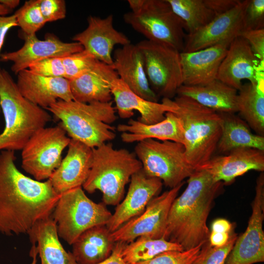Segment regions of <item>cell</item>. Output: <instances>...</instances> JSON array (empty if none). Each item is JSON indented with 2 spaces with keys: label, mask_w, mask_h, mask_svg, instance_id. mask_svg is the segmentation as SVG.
<instances>
[{
  "label": "cell",
  "mask_w": 264,
  "mask_h": 264,
  "mask_svg": "<svg viewBox=\"0 0 264 264\" xmlns=\"http://www.w3.org/2000/svg\"><path fill=\"white\" fill-rule=\"evenodd\" d=\"M14 151L0 152V232L7 236L28 232L52 215L60 197L48 179L40 181L16 167Z\"/></svg>",
  "instance_id": "cell-1"
},
{
  "label": "cell",
  "mask_w": 264,
  "mask_h": 264,
  "mask_svg": "<svg viewBox=\"0 0 264 264\" xmlns=\"http://www.w3.org/2000/svg\"><path fill=\"white\" fill-rule=\"evenodd\" d=\"M187 186L171 207L163 239L178 243L183 250L203 245L210 231L207 220L213 202L222 186L207 171L196 169Z\"/></svg>",
  "instance_id": "cell-2"
},
{
  "label": "cell",
  "mask_w": 264,
  "mask_h": 264,
  "mask_svg": "<svg viewBox=\"0 0 264 264\" xmlns=\"http://www.w3.org/2000/svg\"><path fill=\"white\" fill-rule=\"evenodd\" d=\"M0 107L5 125L0 133V151L22 150L37 131L51 120L50 114L24 97L5 70H0Z\"/></svg>",
  "instance_id": "cell-3"
},
{
  "label": "cell",
  "mask_w": 264,
  "mask_h": 264,
  "mask_svg": "<svg viewBox=\"0 0 264 264\" xmlns=\"http://www.w3.org/2000/svg\"><path fill=\"white\" fill-rule=\"evenodd\" d=\"M61 121L60 125L68 137L91 148L113 140L117 119L111 101L85 103L61 100L46 109Z\"/></svg>",
  "instance_id": "cell-4"
},
{
  "label": "cell",
  "mask_w": 264,
  "mask_h": 264,
  "mask_svg": "<svg viewBox=\"0 0 264 264\" xmlns=\"http://www.w3.org/2000/svg\"><path fill=\"white\" fill-rule=\"evenodd\" d=\"M174 113L183 130L186 160L194 170L212 157L222 133L221 114L188 97L177 95Z\"/></svg>",
  "instance_id": "cell-5"
},
{
  "label": "cell",
  "mask_w": 264,
  "mask_h": 264,
  "mask_svg": "<svg viewBox=\"0 0 264 264\" xmlns=\"http://www.w3.org/2000/svg\"><path fill=\"white\" fill-rule=\"evenodd\" d=\"M141 169L134 153L107 142L92 148L91 168L82 187L89 193L100 191L105 205H117L132 176Z\"/></svg>",
  "instance_id": "cell-6"
},
{
  "label": "cell",
  "mask_w": 264,
  "mask_h": 264,
  "mask_svg": "<svg viewBox=\"0 0 264 264\" xmlns=\"http://www.w3.org/2000/svg\"><path fill=\"white\" fill-rule=\"evenodd\" d=\"M131 11L124 22L146 40L166 44L182 52L186 35L181 20L167 0H128Z\"/></svg>",
  "instance_id": "cell-7"
},
{
  "label": "cell",
  "mask_w": 264,
  "mask_h": 264,
  "mask_svg": "<svg viewBox=\"0 0 264 264\" xmlns=\"http://www.w3.org/2000/svg\"><path fill=\"white\" fill-rule=\"evenodd\" d=\"M105 205L88 198L82 187L61 194L51 215L59 237L72 245L88 229L106 225L112 214Z\"/></svg>",
  "instance_id": "cell-8"
},
{
  "label": "cell",
  "mask_w": 264,
  "mask_h": 264,
  "mask_svg": "<svg viewBox=\"0 0 264 264\" xmlns=\"http://www.w3.org/2000/svg\"><path fill=\"white\" fill-rule=\"evenodd\" d=\"M134 151L144 173L160 179L170 189L195 171L186 160L184 145L178 142L147 139L137 142Z\"/></svg>",
  "instance_id": "cell-9"
},
{
  "label": "cell",
  "mask_w": 264,
  "mask_h": 264,
  "mask_svg": "<svg viewBox=\"0 0 264 264\" xmlns=\"http://www.w3.org/2000/svg\"><path fill=\"white\" fill-rule=\"evenodd\" d=\"M59 124L44 127L29 138L22 150V167L35 179H48L58 168L71 139Z\"/></svg>",
  "instance_id": "cell-10"
},
{
  "label": "cell",
  "mask_w": 264,
  "mask_h": 264,
  "mask_svg": "<svg viewBox=\"0 0 264 264\" xmlns=\"http://www.w3.org/2000/svg\"><path fill=\"white\" fill-rule=\"evenodd\" d=\"M136 44L142 53L151 88L157 96L172 99L183 85L180 52L166 44L147 40Z\"/></svg>",
  "instance_id": "cell-11"
},
{
  "label": "cell",
  "mask_w": 264,
  "mask_h": 264,
  "mask_svg": "<svg viewBox=\"0 0 264 264\" xmlns=\"http://www.w3.org/2000/svg\"><path fill=\"white\" fill-rule=\"evenodd\" d=\"M183 185V182L154 198L142 214L110 233L112 240L129 243L140 237L163 238L171 207Z\"/></svg>",
  "instance_id": "cell-12"
},
{
  "label": "cell",
  "mask_w": 264,
  "mask_h": 264,
  "mask_svg": "<svg viewBox=\"0 0 264 264\" xmlns=\"http://www.w3.org/2000/svg\"><path fill=\"white\" fill-rule=\"evenodd\" d=\"M252 214L247 227L239 237L229 254L225 264H253L264 261V175L257 179Z\"/></svg>",
  "instance_id": "cell-13"
},
{
  "label": "cell",
  "mask_w": 264,
  "mask_h": 264,
  "mask_svg": "<svg viewBox=\"0 0 264 264\" xmlns=\"http://www.w3.org/2000/svg\"><path fill=\"white\" fill-rule=\"evenodd\" d=\"M249 0H241L234 8L216 16L192 34H186L182 52H192L219 44L231 43L242 31V19Z\"/></svg>",
  "instance_id": "cell-14"
},
{
  "label": "cell",
  "mask_w": 264,
  "mask_h": 264,
  "mask_svg": "<svg viewBox=\"0 0 264 264\" xmlns=\"http://www.w3.org/2000/svg\"><path fill=\"white\" fill-rule=\"evenodd\" d=\"M23 46L19 50L0 55L2 61L13 63L11 69L16 74L27 69L32 64L48 58L64 57L84 49L78 42L66 43L53 34L47 33L44 40L39 39L36 34H23Z\"/></svg>",
  "instance_id": "cell-15"
},
{
  "label": "cell",
  "mask_w": 264,
  "mask_h": 264,
  "mask_svg": "<svg viewBox=\"0 0 264 264\" xmlns=\"http://www.w3.org/2000/svg\"><path fill=\"white\" fill-rule=\"evenodd\" d=\"M88 24L87 27L74 35L72 40L79 43L84 49L97 60L112 65L111 54L115 45L129 44L130 39L114 28L112 14L104 18L90 16L88 18Z\"/></svg>",
  "instance_id": "cell-16"
},
{
  "label": "cell",
  "mask_w": 264,
  "mask_h": 264,
  "mask_svg": "<svg viewBox=\"0 0 264 264\" xmlns=\"http://www.w3.org/2000/svg\"><path fill=\"white\" fill-rule=\"evenodd\" d=\"M130 182L126 197L106 225L110 233L142 214L163 185L160 179L147 176L142 169L132 176Z\"/></svg>",
  "instance_id": "cell-17"
},
{
  "label": "cell",
  "mask_w": 264,
  "mask_h": 264,
  "mask_svg": "<svg viewBox=\"0 0 264 264\" xmlns=\"http://www.w3.org/2000/svg\"><path fill=\"white\" fill-rule=\"evenodd\" d=\"M111 91L119 116L122 118H130L134 110L140 114V122L153 124L159 122L165 117L167 112H174L176 105L172 99L163 98L159 103L147 100L134 93L119 78L111 86Z\"/></svg>",
  "instance_id": "cell-18"
},
{
  "label": "cell",
  "mask_w": 264,
  "mask_h": 264,
  "mask_svg": "<svg viewBox=\"0 0 264 264\" xmlns=\"http://www.w3.org/2000/svg\"><path fill=\"white\" fill-rule=\"evenodd\" d=\"M260 62L247 41L239 36L230 44L220 66L217 79L238 91L242 85V80L260 84L257 75Z\"/></svg>",
  "instance_id": "cell-19"
},
{
  "label": "cell",
  "mask_w": 264,
  "mask_h": 264,
  "mask_svg": "<svg viewBox=\"0 0 264 264\" xmlns=\"http://www.w3.org/2000/svg\"><path fill=\"white\" fill-rule=\"evenodd\" d=\"M17 75L16 85L22 95L44 109L59 100H74L70 81L65 78L43 76L28 69L22 70Z\"/></svg>",
  "instance_id": "cell-20"
},
{
  "label": "cell",
  "mask_w": 264,
  "mask_h": 264,
  "mask_svg": "<svg viewBox=\"0 0 264 264\" xmlns=\"http://www.w3.org/2000/svg\"><path fill=\"white\" fill-rule=\"evenodd\" d=\"M197 169L207 171L215 181L229 183L249 171L264 172V151L249 148L235 149L227 154L212 157Z\"/></svg>",
  "instance_id": "cell-21"
},
{
  "label": "cell",
  "mask_w": 264,
  "mask_h": 264,
  "mask_svg": "<svg viewBox=\"0 0 264 264\" xmlns=\"http://www.w3.org/2000/svg\"><path fill=\"white\" fill-rule=\"evenodd\" d=\"M66 156L49 179L59 194L82 187L91 166L92 148L71 139Z\"/></svg>",
  "instance_id": "cell-22"
},
{
  "label": "cell",
  "mask_w": 264,
  "mask_h": 264,
  "mask_svg": "<svg viewBox=\"0 0 264 264\" xmlns=\"http://www.w3.org/2000/svg\"><path fill=\"white\" fill-rule=\"evenodd\" d=\"M229 45L221 44L194 52H181L183 85L203 86L216 80Z\"/></svg>",
  "instance_id": "cell-23"
},
{
  "label": "cell",
  "mask_w": 264,
  "mask_h": 264,
  "mask_svg": "<svg viewBox=\"0 0 264 264\" xmlns=\"http://www.w3.org/2000/svg\"><path fill=\"white\" fill-rule=\"evenodd\" d=\"M113 61L119 78L134 93L147 100L157 102L158 96L150 86L143 56L137 44L130 43L116 49Z\"/></svg>",
  "instance_id": "cell-24"
},
{
  "label": "cell",
  "mask_w": 264,
  "mask_h": 264,
  "mask_svg": "<svg viewBox=\"0 0 264 264\" xmlns=\"http://www.w3.org/2000/svg\"><path fill=\"white\" fill-rule=\"evenodd\" d=\"M118 76L112 65L98 61L88 71L70 81L74 100L85 103L111 101V86Z\"/></svg>",
  "instance_id": "cell-25"
},
{
  "label": "cell",
  "mask_w": 264,
  "mask_h": 264,
  "mask_svg": "<svg viewBox=\"0 0 264 264\" xmlns=\"http://www.w3.org/2000/svg\"><path fill=\"white\" fill-rule=\"evenodd\" d=\"M116 130L122 133V140L127 143L153 139L184 144L182 126L177 116L172 112H166L165 118L155 124H147L139 120L131 119L127 124H119Z\"/></svg>",
  "instance_id": "cell-26"
},
{
  "label": "cell",
  "mask_w": 264,
  "mask_h": 264,
  "mask_svg": "<svg viewBox=\"0 0 264 264\" xmlns=\"http://www.w3.org/2000/svg\"><path fill=\"white\" fill-rule=\"evenodd\" d=\"M27 234L36 246L41 264H77L72 253L66 251L60 242L51 215L37 222Z\"/></svg>",
  "instance_id": "cell-27"
},
{
  "label": "cell",
  "mask_w": 264,
  "mask_h": 264,
  "mask_svg": "<svg viewBox=\"0 0 264 264\" xmlns=\"http://www.w3.org/2000/svg\"><path fill=\"white\" fill-rule=\"evenodd\" d=\"M176 94L192 98L218 112H237L238 90L218 79L203 86L182 85Z\"/></svg>",
  "instance_id": "cell-28"
},
{
  "label": "cell",
  "mask_w": 264,
  "mask_h": 264,
  "mask_svg": "<svg viewBox=\"0 0 264 264\" xmlns=\"http://www.w3.org/2000/svg\"><path fill=\"white\" fill-rule=\"evenodd\" d=\"M106 225L93 226L81 234L72 244L77 264H96L111 254L115 242Z\"/></svg>",
  "instance_id": "cell-29"
},
{
  "label": "cell",
  "mask_w": 264,
  "mask_h": 264,
  "mask_svg": "<svg viewBox=\"0 0 264 264\" xmlns=\"http://www.w3.org/2000/svg\"><path fill=\"white\" fill-rule=\"evenodd\" d=\"M223 118L222 133L217 150L228 153L241 148L264 151V136L253 133L249 127L233 113H220Z\"/></svg>",
  "instance_id": "cell-30"
},
{
  "label": "cell",
  "mask_w": 264,
  "mask_h": 264,
  "mask_svg": "<svg viewBox=\"0 0 264 264\" xmlns=\"http://www.w3.org/2000/svg\"><path fill=\"white\" fill-rule=\"evenodd\" d=\"M237 112L257 134L264 135V94L259 84H242L238 93Z\"/></svg>",
  "instance_id": "cell-31"
},
{
  "label": "cell",
  "mask_w": 264,
  "mask_h": 264,
  "mask_svg": "<svg viewBox=\"0 0 264 264\" xmlns=\"http://www.w3.org/2000/svg\"><path fill=\"white\" fill-rule=\"evenodd\" d=\"M183 251L178 243L168 241L163 238L155 239L140 237L127 243L122 251V257L128 264L150 260L167 251Z\"/></svg>",
  "instance_id": "cell-32"
},
{
  "label": "cell",
  "mask_w": 264,
  "mask_h": 264,
  "mask_svg": "<svg viewBox=\"0 0 264 264\" xmlns=\"http://www.w3.org/2000/svg\"><path fill=\"white\" fill-rule=\"evenodd\" d=\"M167 0L174 13L183 22L188 34H192L203 27L216 16L203 0Z\"/></svg>",
  "instance_id": "cell-33"
},
{
  "label": "cell",
  "mask_w": 264,
  "mask_h": 264,
  "mask_svg": "<svg viewBox=\"0 0 264 264\" xmlns=\"http://www.w3.org/2000/svg\"><path fill=\"white\" fill-rule=\"evenodd\" d=\"M18 26L27 35L36 34V32L46 23L41 13L38 0H30L15 13Z\"/></svg>",
  "instance_id": "cell-34"
},
{
  "label": "cell",
  "mask_w": 264,
  "mask_h": 264,
  "mask_svg": "<svg viewBox=\"0 0 264 264\" xmlns=\"http://www.w3.org/2000/svg\"><path fill=\"white\" fill-rule=\"evenodd\" d=\"M66 78L72 80L90 70L97 60L85 49L62 58Z\"/></svg>",
  "instance_id": "cell-35"
},
{
  "label": "cell",
  "mask_w": 264,
  "mask_h": 264,
  "mask_svg": "<svg viewBox=\"0 0 264 264\" xmlns=\"http://www.w3.org/2000/svg\"><path fill=\"white\" fill-rule=\"evenodd\" d=\"M237 237L235 233L231 234L227 243L220 247L213 246L208 241L202 245L193 264H225Z\"/></svg>",
  "instance_id": "cell-36"
},
{
  "label": "cell",
  "mask_w": 264,
  "mask_h": 264,
  "mask_svg": "<svg viewBox=\"0 0 264 264\" xmlns=\"http://www.w3.org/2000/svg\"><path fill=\"white\" fill-rule=\"evenodd\" d=\"M202 245L186 250L165 251L150 260L133 264H193Z\"/></svg>",
  "instance_id": "cell-37"
},
{
  "label": "cell",
  "mask_w": 264,
  "mask_h": 264,
  "mask_svg": "<svg viewBox=\"0 0 264 264\" xmlns=\"http://www.w3.org/2000/svg\"><path fill=\"white\" fill-rule=\"evenodd\" d=\"M264 27V0H249L243 16L242 31L261 29Z\"/></svg>",
  "instance_id": "cell-38"
},
{
  "label": "cell",
  "mask_w": 264,
  "mask_h": 264,
  "mask_svg": "<svg viewBox=\"0 0 264 264\" xmlns=\"http://www.w3.org/2000/svg\"><path fill=\"white\" fill-rule=\"evenodd\" d=\"M62 58H45L32 64L27 69L36 74L43 76L66 78Z\"/></svg>",
  "instance_id": "cell-39"
},
{
  "label": "cell",
  "mask_w": 264,
  "mask_h": 264,
  "mask_svg": "<svg viewBox=\"0 0 264 264\" xmlns=\"http://www.w3.org/2000/svg\"><path fill=\"white\" fill-rule=\"evenodd\" d=\"M42 16L46 22H52L65 18L66 5L64 0H38Z\"/></svg>",
  "instance_id": "cell-40"
},
{
  "label": "cell",
  "mask_w": 264,
  "mask_h": 264,
  "mask_svg": "<svg viewBox=\"0 0 264 264\" xmlns=\"http://www.w3.org/2000/svg\"><path fill=\"white\" fill-rule=\"evenodd\" d=\"M249 44L260 62L264 60V28L242 31L240 35Z\"/></svg>",
  "instance_id": "cell-41"
},
{
  "label": "cell",
  "mask_w": 264,
  "mask_h": 264,
  "mask_svg": "<svg viewBox=\"0 0 264 264\" xmlns=\"http://www.w3.org/2000/svg\"><path fill=\"white\" fill-rule=\"evenodd\" d=\"M206 6L211 10L215 16L227 12L236 7L240 0H203Z\"/></svg>",
  "instance_id": "cell-42"
},
{
  "label": "cell",
  "mask_w": 264,
  "mask_h": 264,
  "mask_svg": "<svg viewBox=\"0 0 264 264\" xmlns=\"http://www.w3.org/2000/svg\"><path fill=\"white\" fill-rule=\"evenodd\" d=\"M127 243L115 242L114 248L110 256L96 264H128L122 257V251Z\"/></svg>",
  "instance_id": "cell-43"
},
{
  "label": "cell",
  "mask_w": 264,
  "mask_h": 264,
  "mask_svg": "<svg viewBox=\"0 0 264 264\" xmlns=\"http://www.w3.org/2000/svg\"><path fill=\"white\" fill-rule=\"evenodd\" d=\"M17 26L18 24L14 14L9 16H0V51L7 32Z\"/></svg>",
  "instance_id": "cell-44"
},
{
  "label": "cell",
  "mask_w": 264,
  "mask_h": 264,
  "mask_svg": "<svg viewBox=\"0 0 264 264\" xmlns=\"http://www.w3.org/2000/svg\"><path fill=\"white\" fill-rule=\"evenodd\" d=\"M231 233H220L211 231L208 242L211 245L220 247L225 244L228 242Z\"/></svg>",
  "instance_id": "cell-45"
},
{
  "label": "cell",
  "mask_w": 264,
  "mask_h": 264,
  "mask_svg": "<svg viewBox=\"0 0 264 264\" xmlns=\"http://www.w3.org/2000/svg\"><path fill=\"white\" fill-rule=\"evenodd\" d=\"M232 227V224L227 220L224 219H217L211 224V231L220 233H231Z\"/></svg>",
  "instance_id": "cell-46"
},
{
  "label": "cell",
  "mask_w": 264,
  "mask_h": 264,
  "mask_svg": "<svg viewBox=\"0 0 264 264\" xmlns=\"http://www.w3.org/2000/svg\"><path fill=\"white\" fill-rule=\"evenodd\" d=\"M20 2V1L19 0H0V4L10 10H12L17 7Z\"/></svg>",
  "instance_id": "cell-47"
},
{
  "label": "cell",
  "mask_w": 264,
  "mask_h": 264,
  "mask_svg": "<svg viewBox=\"0 0 264 264\" xmlns=\"http://www.w3.org/2000/svg\"><path fill=\"white\" fill-rule=\"evenodd\" d=\"M32 244V246L31 249L30 254V256L32 258V261L30 264H36L38 252L35 244L34 243Z\"/></svg>",
  "instance_id": "cell-48"
},
{
  "label": "cell",
  "mask_w": 264,
  "mask_h": 264,
  "mask_svg": "<svg viewBox=\"0 0 264 264\" xmlns=\"http://www.w3.org/2000/svg\"><path fill=\"white\" fill-rule=\"evenodd\" d=\"M11 10L0 4V16H5L10 12Z\"/></svg>",
  "instance_id": "cell-49"
},
{
  "label": "cell",
  "mask_w": 264,
  "mask_h": 264,
  "mask_svg": "<svg viewBox=\"0 0 264 264\" xmlns=\"http://www.w3.org/2000/svg\"><path fill=\"white\" fill-rule=\"evenodd\" d=\"M0 111H1V109H0Z\"/></svg>",
  "instance_id": "cell-50"
}]
</instances>
